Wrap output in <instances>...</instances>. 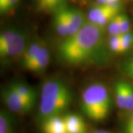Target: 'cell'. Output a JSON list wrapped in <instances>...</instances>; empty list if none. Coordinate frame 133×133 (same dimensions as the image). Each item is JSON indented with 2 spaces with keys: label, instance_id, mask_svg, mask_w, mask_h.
<instances>
[{
  "label": "cell",
  "instance_id": "obj_25",
  "mask_svg": "<svg viewBox=\"0 0 133 133\" xmlns=\"http://www.w3.org/2000/svg\"><path fill=\"white\" fill-rule=\"evenodd\" d=\"M107 1H108V0H95L96 3H97L98 5H104Z\"/></svg>",
  "mask_w": 133,
  "mask_h": 133
},
{
  "label": "cell",
  "instance_id": "obj_10",
  "mask_svg": "<svg viewBox=\"0 0 133 133\" xmlns=\"http://www.w3.org/2000/svg\"><path fill=\"white\" fill-rule=\"evenodd\" d=\"M66 6H62L54 13L53 24L57 33L62 37H67L69 35V27L66 19Z\"/></svg>",
  "mask_w": 133,
  "mask_h": 133
},
{
  "label": "cell",
  "instance_id": "obj_17",
  "mask_svg": "<svg viewBox=\"0 0 133 133\" xmlns=\"http://www.w3.org/2000/svg\"><path fill=\"white\" fill-rule=\"evenodd\" d=\"M17 30L15 28H10L5 30L1 33L0 36V51L4 50L8 43L11 41V39L14 37V36L17 33Z\"/></svg>",
  "mask_w": 133,
  "mask_h": 133
},
{
  "label": "cell",
  "instance_id": "obj_1",
  "mask_svg": "<svg viewBox=\"0 0 133 133\" xmlns=\"http://www.w3.org/2000/svg\"><path fill=\"white\" fill-rule=\"evenodd\" d=\"M58 50L61 58L69 64L94 62L104 54V29L86 21L77 33L59 44Z\"/></svg>",
  "mask_w": 133,
  "mask_h": 133
},
{
  "label": "cell",
  "instance_id": "obj_18",
  "mask_svg": "<svg viewBox=\"0 0 133 133\" xmlns=\"http://www.w3.org/2000/svg\"><path fill=\"white\" fill-rule=\"evenodd\" d=\"M19 0H0V13L5 14L14 9L19 4Z\"/></svg>",
  "mask_w": 133,
  "mask_h": 133
},
{
  "label": "cell",
  "instance_id": "obj_8",
  "mask_svg": "<svg viewBox=\"0 0 133 133\" xmlns=\"http://www.w3.org/2000/svg\"><path fill=\"white\" fill-rule=\"evenodd\" d=\"M67 133H87L85 121L76 113H66L64 116Z\"/></svg>",
  "mask_w": 133,
  "mask_h": 133
},
{
  "label": "cell",
  "instance_id": "obj_15",
  "mask_svg": "<svg viewBox=\"0 0 133 133\" xmlns=\"http://www.w3.org/2000/svg\"><path fill=\"white\" fill-rule=\"evenodd\" d=\"M65 0H35L36 8L42 13H55L64 5Z\"/></svg>",
  "mask_w": 133,
  "mask_h": 133
},
{
  "label": "cell",
  "instance_id": "obj_12",
  "mask_svg": "<svg viewBox=\"0 0 133 133\" xmlns=\"http://www.w3.org/2000/svg\"><path fill=\"white\" fill-rule=\"evenodd\" d=\"M50 62V52L48 48L43 44L38 55L33 62L29 66L28 70L34 72H42L48 66Z\"/></svg>",
  "mask_w": 133,
  "mask_h": 133
},
{
  "label": "cell",
  "instance_id": "obj_5",
  "mask_svg": "<svg viewBox=\"0 0 133 133\" xmlns=\"http://www.w3.org/2000/svg\"><path fill=\"white\" fill-rule=\"evenodd\" d=\"M2 98L7 107L15 113H27L33 107V104L23 99L10 86L3 90Z\"/></svg>",
  "mask_w": 133,
  "mask_h": 133
},
{
  "label": "cell",
  "instance_id": "obj_11",
  "mask_svg": "<svg viewBox=\"0 0 133 133\" xmlns=\"http://www.w3.org/2000/svg\"><path fill=\"white\" fill-rule=\"evenodd\" d=\"M42 45L43 43L42 42L39 40H35L27 46L24 53L22 56V62L26 70L28 69L30 64L37 57Z\"/></svg>",
  "mask_w": 133,
  "mask_h": 133
},
{
  "label": "cell",
  "instance_id": "obj_9",
  "mask_svg": "<svg viewBox=\"0 0 133 133\" xmlns=\"http://www.w3.org/2000/svg\"><path fill=\"white\" fill-rule=\"evenodd\" d=\"M43 133H67L64 117L56 115L45 119L42 122Z\"/></svg>",
  "mask_w": 133,
  "mask_h": 133
},
{
  "label": "cell",
  "instance_id": "obj_6",
  "mask_svg": "<svg viewBox=\"0 0 133 133\" xmlns=\"http://www.w3.org/2000/svg\"><path fill=\"white\" fill-rule=\"evenodd\" d=\"M27 37L22 32L17 31L7 47L0 51L1 58H15L22 56L27 48Z\"/></svg>",
  "mask_w": 133,
  "mask_h": 133
},
{
  "label": "cell",
  "instance_id": "obj_22",
  "mask_svg": "<svg viewBox=\"0 0 133 133\" xmlns=\"http://www.w3.org/2000/svg\"><path fill=\"white\" fill-rule=\"evenodd\" d=\"M121 35L128 33L130 31V22L128 16L125 14H119Z\"/></svg>",
  "mask_w": 133,
  "mask_h": 133
},
{
  "label": "cell",
  "instance_id": "obj_19",
  "mask_svg": "<svg viewBox=\"0 0 133 133\" xmlns=\"http://www.w3.org/2000/svg\"><path fill=\"white\" fill-rule=\"evenodd\" d=\"M121 52H126L133 45V33L128 32L121 35Z\"/></svg>",
  "mask_w": 133,
  "mask_h": 133
},
{
  "label": "cell",
  "instance_id": "obj_16",
  "mask_svg": "<svg viewBox=\"0 0 133 133\" xmlns=\"http://www.w3.org/2000/svg\"><path fill=\"white\" fill-rule=\"evenodd\" d=\"M14 120L10 115L5 110L0 112V133H12Z\"/></svg>",
  "mask_w": 133,
  "mask_h": 133
},
{
  "label": "cell",
  "instance_id": "obj_26",
  "mask_svg": "<svg viewBox=\"0 0 133 133\" xmlns=\"http://www.w3.org/2000/svg\"><path fill=\"white\" fill-rule=\"evenodd\" d=\"M92 133H112L109 131H106V130H102V129H98V130H95Z\"/></svg>",
  "mask_w": 133,
  "mask_h": 133
},
{
  "label": "cell",
  "instance_id": "obj_21",
  "mask_svg": "<svg viewBox=\"0 0 133 133\" xmlns=\"http://www.w3.org/2000/svg\"><path fill=\"white\" fill-rule=\"evenodd\" d=\"M109 50L112 52L115 53H121V35L118 36H112L109 39Z\"/></svg>",
  "mask_w": 133,
  "mask_h": 133
},
{
  "label": "cell",
  "instance_id": "obj_2",
  "mask_svg": "<svg viewBox=\"0 0 133 133\" xmlns=\"http://www.w3.org/2000/svg\"><path fill=\"white\" fill-rule=\"evenodd\" d=\"M72 99V91L64 81L55 78L44 81L38 109L40 122L52 116L62 115L70 106Z\"/></svg>",
  "mask_w": 133,
  "mask_h": 133
},
{
  "label": "cell",
  "instance_id": "obj_7",
  "mask_svg": "<svg viewBox=\"0 0 133 133\" xmlns=\"http://www.w3.org/2000/svg\"><path fill=\"white\" fill-rule=\"evenodd\" d=\"M65 10L69 27L68 36H70L77 33L81 28L86 21L84 16L79 10L68 7H65Z\"/></svg>",
  "mask_w": 133,
  "mask_h": 133
},
{
  "label": "cell",
  "instance_id": "obj_4",
  "mask_svg": "<svg viewBox=\"0 0 133 133\" xmlns=\"http://www.w3.org/2000/svg\"><path fill=\"white\" fill-rule=\"evenodd\" d=\"M120 8L105 5H97L91 8L87 15V21L104 29L107 24L119 14Z\"/></svg>",
  "mask_w": 133,
  "mask_h": 133
},
{
  "label": "cell",
  "instance_id": "obj_13",
  "mask_svg": "<svg viewBox=\"0 0 133 133\" xmlns=\"http://www.w3.org/2000/svg\"><path fill=\"white\" fill-rule=\"evenodd\" d=\"M127 86L128 82L123 80L118 81L114 86L116 104L119 109L124 111L127 106Z\"/></svg>",
  "mask_w": 133,
  "mask_h": 133
},
{
  "label": "cell",
  "instance_id": "obj_23",
  "mask_svg": "<svg viewBox=\"0 0 133 133\" xmlns=\"http://www.w3.org/2000/svg\"><path fill=\"white\" fill-rule=\"evenodd\" d=\"M133 109V86L128 82L127 86V106L126 112L128 114Z\"/></svg>",
  "mask_w": 133,
  "mask_h": 133
},
{
  "label": "cell",
  "instance_id": "obj_24",
  "mask_svg": "<svg viewBox=\"0 0 133 133\" xmlns=\"http://www.w3.org/2000/svg\"><path fill=\"white\" fill-rule=\"evenodd\" d=\"M124 129V133H133V109L127 115Z\"/></svg>",
  "mask_w": 133,
  "mask_h": 133
},
{
  "label": "cell",
  "instance_id": "obj_3",
  "mask_svg": "<svg viewBox=\"0 0 133 133\" xmlns=\"http://www.w3.org/2000/svg\"><path fill=\"white\" fill-rule=\"evenodd\" d=\"M81 107L84 114L93 121L107 119L112 107V98L104 84L97 81L87 86L81 94Z\"/></svg>",
  "mask_w": 133,
  "mask_h": 133
},
{
  "label": "cell",
  "instance_id": "obj_14",
  "mask_svg": "<svg viewBox=\"0 0 133 133\" xmlns=\"http://www.w3.org/2000/svg\"><path fill=\"white\" fill-rule=\"evenodd\" d=\"M9 86L23 99L34 105L36 98V92L32 87L22 82H14Z\"/></svg>",
  "mask_w": 133,
  "mask_h": 133
},
{
  "label": "cell",
  "instance_id": "obj_20",
  "mask_svg": "<svg viewBox=\"0 0 133 133\" xmlns=\"http://www.w3.org/2000/svg\"><path fill=\"white\" fill-rule=\"evenodd\" d=\"M108 32H109V35L111 36H118V35H121V27H120L119 14L118 15H116L108 24Z\"/></svg>",
  "mask_w": 133,
  "mask_h": 133
}]
</instances>
